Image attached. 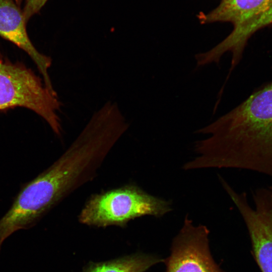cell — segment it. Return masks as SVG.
<instances>
[{"instance_id": "cell-1", "label": "cell", "mask_w": 272, "mask_h": 272, "mask_svg": "<svg viewBox=\"0 0 272 272\" xmlns=\"http://www.w3.org/2000/svg\"><path fill=\"white\" fill-rule=\"evenodd\" d=\"M195 132L209 135L194 144L205 168L243 169L272 177V81Z\"/></svg>"}, {"instance_id": "cell-2", "label": "cell", "mask_w": 272, "mask_h": 272, "mask_svg": "<svg viewBox=\"0 0 272 272\" xmlns=\"http://www.w3.org/2000/svg\"><path fill=\"white\" fill-rule=\"evenodd\" d=\"M201 24L229 22L233 29L221 42L210 50L201 52L205 64L219 63L227 52L232 54L228 74L242 58L248 40L257 31L272 25V0H220L213 10L198 16Z\"/></svg>"}, {"instance_id": "cell-3", "label": "cell", "mask_w": 272, "mask_h": 272, "mask_svg": "<svg viewBox=\"0 0 272 272\" xmlns=\"http://www.w3.org/2000/svg\"><path fill=\"white\" fill-rule=\"evenodd\" d=\"M172 210L170 201L129 184L92 195L82 209L79 220L82 224L98 227H124L135 218L161 217Z\"/></svg>"}, {"instance_id": "cell-4", "label": "cell", "mask_w": 272, "mask_h": 272, "mask_svg": "<svg viewBox=\"0 0 272 272\" xmlns=\"http://www.w3.org/2000/svg\"><path fill=\"white\" fill-rule=\"evenodd\" d=\"M60 103L41 79L23 64L0 56V110L17 107L29 109L41 116L55 134L61 126L56 111Z\"/></svg>"}, {"instance_id": "cell-5", "label": "cell", "mask_w": 272, "mask_h": 272, "mask_svg": "<svg viewBox=\"0 0 272 272\" xmlns=\"http://www.w3.org/2000/svg\"><path fill=\"white\" fill-rule=\"evenodd\" d=\"M222 185L245 222L253 256L261 272H272V189L260 188L254 191L253 209L248 204L245 193L236 192L227 181Z\"/></svg>"}, {"instance_id": "cell-6", "label": "cell", "mask_w": 272, "mask_h": 272, "mask_svg": "<svg viewBox=\"0 0 272 272\" xmlns=\"http://www.w3.org/2000/svg\"><path fill=\"white\" fill-rule=\"evenodd\" d=\"M209 233L206 226L194 225L186 216L182 228L173 240L170 256L163 259L165 272H225L211 254Z\"/></svg>"}, {"instance_id": "cell-7", "label": "cell", "mask_w": 272, "mask_h": 272, "mask_svg": "<svg viewBox=\"0 0 272 272\" xmlns=\"http://www.w3.org/2000/svg\"><path fill=\"white\" fill-rule=\"evenodd\" d=\"M27 23L21 8L15 0H0V36L15 44L31 57L43 76L44 85L55 94L56 93L48 73L51 58L40 53L33 45L27 32Z\"/></svg>"}, {"instance_id": "cell-8", "label": "cell", "mask_w": 272, "mask_h": 272, "mask_svg": "<svg viewBox=\"0 0 272 272\" xmlns=\"http://www.w3.org/2000/svg\"><path fill=\"white\" fill-rule=\"evenodd\" d=\"M163 259L153 255L136 254L113 260L92 263L83 272H145Z\"/></svg>"}, {"instance_id": "cell-9", "label": "cell", "mask_w": 272, "mask_h": 272, "mask_svg": "<svg viewBox=\"0 0 272 272\" xmlns=\"http://www.w3.org/2000/svg\"><path fill=\"white\" fill-rule=\"evenodd\" d=\"M47 0H15L22 11L27 23L34 15L37 14Z\"/></svg>"}]
</instances>
